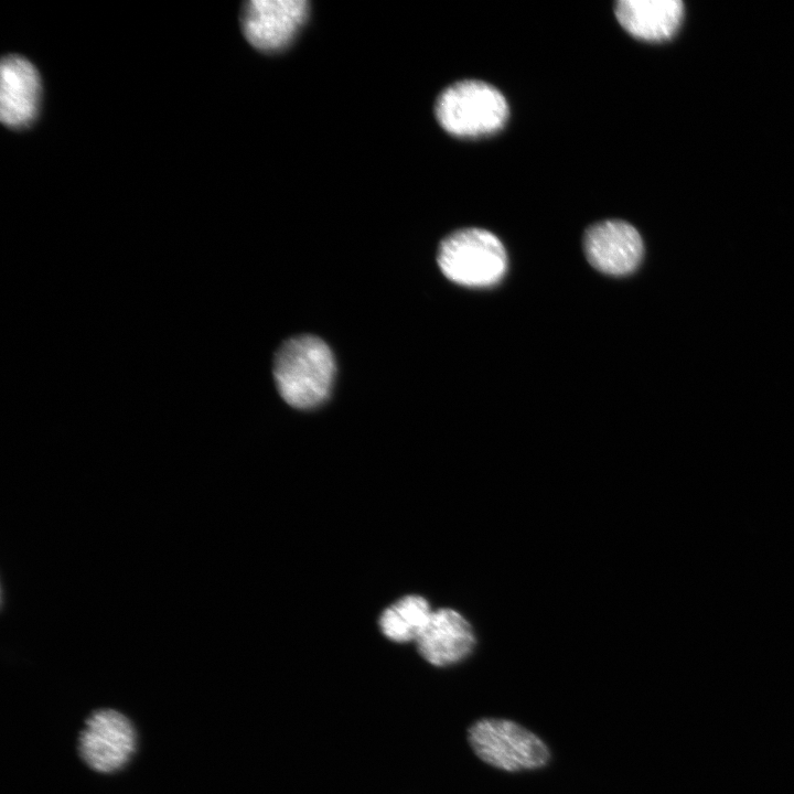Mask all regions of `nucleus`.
<instances>
[{
    "label": "nucleus",
    "mask_w": 794,
    "mask_h": 794,
    "mask_svg": "<svg viewBox=\"0 0 794 794\" xmlns=\"http://www.w3.org/2000/svg\"><path fill=\"white\" fill-rule=\"evenodd\" d=\"M468 739L479 759L507 772L538 769L550 758L538 736L508 719H480L469 728Z\"/></svg>",
    "instance_id": "20e7f679"
},
{
    "label": "nucleus",
    "mask_w": 794,
    "mask_h": 794,
    "mask_svg": "<svg viewBox=\"0 0 794 794\" xmlns=\"http://www.w3.org/2000/svg\"><path fill=\"white\" fill-rule=\"evenodd\" d=\"M335 372L330 347L312 335L296 336L277 351L273 376L279 394L290 406L305 409L329 396Z\"/></svg>",
    "instance_id": "f257e3e1"
},
{
    "label": "nucleus",
    "mask_w": 794,
    "mask_h": 794,
    "mask_svg": "<svg viewBox=\"0 0 794 794\" xmlns=\"http://www.w3.org/2000/svg\"><path fill=\"white\" fill-rule=\"evenodd\" d=\"M583 250L590 265L612 276H624L640 265L644 246L639 232L620 219H607L587 228Z\"/></svg>",
    "instance_id": "0eeeda50"
},
{
    "label": "nucleus",
    "mask_w": 794,
    "mask_h": 794,
    "mask_svg": "<svg viewBox=\"0 0 794 794\" xmlns=\"http://www.w3.org/2000/svg\"><path fill=\"white\" fill-rule=\"evenodd\" d=\"M432 612L423 597L405 596L382 612L379 629L391 642L416 643Z\"/></svg>",
    "instance_id": "9b49d317"
},
{
    "label": "nucleus",
    "mask_w": 794,
    "mask_h": 794,
    "mask_svg": "<svg viewBox=\"0 0 794 794\" xmlns=\"http://www.w3.org/2000/svg\"><path fill=\"white\" fill-rule=\"evenodd\" d=\"M137 732L130 719L112 708L92 711L79 731L77 750L82 761L97 773H114L131 759Z\"/></svg>",
    "instance_id": "39448f33"
},
{
    "label": "nucleus",
    "mask_w": 794,
    "mask_h": 794,
    "mask_svg": "<svg viewBox=\"0 0 794 794\" xmlns=\"http://www.w3.org/2000/svg\"><path fill=\"white\" fill-rule=\"evenodd\" d=\"M614 12L619 23L634 37L659 42L678 30L684 4L680 0H620Z\"/></svg>",
    "instance_id": "9d476101"
},
{
    "label": "nucleus",
    "mask_w": 794,
    "mask_h": 794,
    "mask_svg": "<svg viewBox=\"0 0 794 794\" xmlns=\"http://www.w3.org/2000/svg\"><path fill=\"white\" fill-rule=\"evenodd\" d=\"M434 112L447 132L472 138L501 130L508 118V105L494 86L466 79L450 85L439 95Z\"/></svg>",
    "instance_id": "f03ea898"
},
{
    "label": "nucleus",
    "mask_w": 794,
    "mask_h": 794,
    "mask_svg": "<svg viewBox=\"0 0 794 794\" xmlns=\"http://www.w3.org/2000/svg\"><path fill=\"white\" fill-rule=\"evenodd\" d=\"M442 273L465 287H489L506 272L507 255L502 242L482 228H463L447 236L437 254Z\"/></svg>",
    "instance_id": "7ed1b4c3"
},
{
    "label": "nucleus",
    "mask_w": 794,
    "mask_h": 794,
    "mask_svg": "<svg viewBox=\"0 0 794 794\" xmlns=\"http://www.w3.org/2000/svg\"><path fill=\"white\" fill-rule=\"evenodd\" d=\"M305 0H251L242 11L247 41L261 51H277L296 35L308 15Z\"/></svg>",
    "instance_id": "423d86ee"
},
{
    "label": "nucleus",
    "mask_w": 794,
    "mask_h": 794,
    "mask_svg": "<svg viewBox=\"0 0 794 794\" xmlns=\"http://www.w3.org/2000/svg\"><path fill=\"white\" fill-rule=\"evenodd\" d=\"M41 84L36 68L24 57L7 55L0 65V118L9 128L29 126L35 118Z\"/></svg>",
    "instance_id": "6e6552de"
},
{
    "label": "nucleus",
    "mask_w": 794,
    "mask_h": 794,
    "mask_svg": "<svg viewBox=\"0 0 794 794\" xmlns=\"http://www.w3.org/2000/svg\"><path fill=\"white\" fill-rule=\"evenodd\" d=\"M421 657L436 667H446L466 658L475 645L468 620L453 609L433 610L416 641Z\"/></svg>",
    "instance_id": "1a4fd4ad"
}]
</instances>
